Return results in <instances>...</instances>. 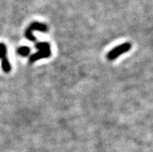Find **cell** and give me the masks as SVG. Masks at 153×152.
Listing matches in <instances>:
<instances>
[{
	"mask_svg": "<svg viewBox=\"0 0 153 152\" xmlns=\"http://www.w3.org/2000/svg\"><path fill=\"white\" fill-rule=\"evenodd\" d=\"M48 30V27L46 24L44 23H38V22H33L27 27L25 31V37H27L29 41H36V37H34L32 33V32L34 30L41 31V32H47Z\"/></svg>",
	"mask_w": 153,
	"mask_h": 152,
	"instance_id": "6da1fadb",
	"label": "cell"
},
{
	"mask_svg": "<svg viewBox=\"0 0 153 152\" xmlns=\"http://www.w3.org/2000/svg\"><path fill=\"white\" fill-rule=\"evenodd\" d=\"M130 48L131 44L129 43H124L123 44L119 45V46L116 47L115 48L112 49L111 51H109V53L107 55V59L110 60V61H113V60L116 59L120 54L128 51V50H130Z\"/></svg>",
	"mask_w": 153,
	"mask_h": 152,
	"instance_id": "7a4b0ae2",
	"label": "cell"
},
{
	"mask_svg": "<svg viewBox=\"0 0 153 152\" xmlns=\"http://www.w3.org/2000/svg\"><path fill=\"white\" fill-rule=\"evenodd\" d=\"M51 51H42V50H38V52L35 53V54H32L30 57V62H34L37 60L42 59V58H48L51 57Z\"/></svg>",
	"mask_w": 153,
	"mask_h": 152,
	"instance_id": "3957f363",
	"label": "cell"
},
{
	"mask_svg": "<svg viewBox=\"0 0 153 152\" xmlns=\"http://www.w3.org/2000/svg\"><path fill=\"white\" fill-rule=\"evenodd\" d=\"M36 48L38 50L42 51H51V45L48 42H39L35 45Z\"/></svg>",
	"mask_w": 153,
	"mask_h": 152,
	"instance_id": "277c9868",
	"label": "cell"
},
{
	"mask_svg": "<svg viewBox=\"0 0 153 152\" xmlns=\"http://www.w3.org/2000/svg\"><path fill=\"white\" fill-rule=\"evenodd\" d=\"M2 68L5 72L8 73L11 71V65H10L7 58L2 59Z\"/></svg>",
	"mask_w": 153,
	"mask_h": 152,
	"instance_id": "5b68a950",
	"label": "cell"
},
{
	"mask_svg": "<svg viewBox=\"0 0 153 152\" xmlns=\"http://www.w3.org/2000/svg\"><path fill=\"white\" fill-rule=\"evenodd\" d=\"M17 53L19 54V55L23 56V57H27L30 54V49L28 47H20L17 49Z\"/></svg>",
	"mask_w": 153,
	"mask_h": 152,
	"instance_id": "8992f818",
	"label": "cell"
},
{
	"mask_svg": "<svg viewBox=\"0 0 153 152\" xmlns=\"http://www.w3.org/2000/svg\"><path fill=\"white\" fill-rule=\"evenodd\" d=\"M6 54H7V48L6 46L2 43H0V59H3L6 57Z\"/></svg>",
	"mask_w": 153,
	"mask_h": 152,
	"instance_id": "52a82bcc",
	"label": "cell"
}]
</instances>
